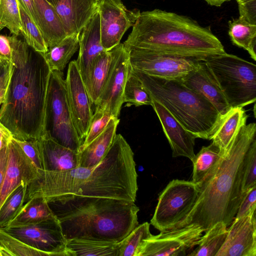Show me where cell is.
<instances>
[{"instance_id": "1", "label": "cell", "mask_w": 256, "mask_h": 256, "mask_svg": "<svg viewBox=\"0 0 256 256\" xmlns=\"http://www.w3.org/2000/svg\"><path fill=\"white\" fill-rule=\"evenodd\" d=\"M134 154L120 134L96 165L64 171L40 170L26 187L24 204L36 198L48 202L64 196L115 198L135 202L138 190Z\"/></svg>"}, {"instance_id": "2", "label": "cell", "mask_w": 256, "mask_h": 256, "mask_svg": "<svg viewBox=\"0 0 256 256\" xmlns=\"http://www.w3.org/2000/svg\"><path fill=\"white\" fill-rule=\"evenodd\" d=\"M12 70L0 122L14 138L37 140L44 134L47 91L51 72L42 53L37 52L13 34Z\"/></svg>"}, {"instance_id": "3", "label": "cell", "mask_w": 256, "mask_h": 256, "mask_svg": "<svg viewBox=\"0 0 256 256\" xmlns=\"http://www.w3.org/2000/svg\"><path fill=\"white\" fill-rule=\"evenodd\" d=\"M256 136L255 122L241 128L226 154L198 184L200 191L194 207L174 228L196 227L204 232L218 222L227 227L230 225L244 196L242 192L243 160Z\"/></svg>"}, {"instance_id": "4", "label": "cell", "mask_w": 256, "mask_h": 256, "mask_svg": "<svg viewBox=\"0 0 256 256\" xmlns=\"http://www.w3.org/2000/svg\"><path fill=\"white\" fill-rule=\"evenodd\" d=\"M123 44L128 52L142 48L198 60L226 52L208 28L189 17L160 9L140 12Z\"/></svg>"}, {"instance_id": "5", "label": "cell", "mask_w": 256, "mask_h": 256, "mask_svg": "<svg viewBox=\"0 0 256 256\" xmlns=\"http://www.w3.org/2000/svg\"><path fill=\"white\" fill-rule=\"evenodd\" d=\"M48 204L66 240L78 238L120 242L138 224L139 208L122 200L64 196Z\"/></svg>"}, {"instance_id": "6", "label": "cell", "mask_w": 256, "mask_h": 256, "mask_svg": "<svg viewBox=\"0 0 256 256\" xmlns=\"http://www.w3.org/2000/svg\"><path fill=\"white\" fill-rule=\"evenodd\" d=\"M150 98L163 106L196 138L211 140L220 125L222 116L202 94L180 80H168L146 74L132 68Z\"/></svg>"}, {"instance_id": "7", "label": "cell", "mask_w": 256, "mask_h": 256, "mask_svg": "<svg viewBox=\"0 0 256 256\" xmlns=\"http://www.w3.org/2000/svg\"><path fill=\"white\" fill-rule=\"evenodd\" d=\"M216 78L231 108L256 101V66L236 56L216 54L204 59Z\"/></svg>"}, {"instance_id": "8", "label": "cell", "mask_w": 256, "mask_h": 256, "mask_svg": "<svg viewBox=\"0 0 256 256\" xmlns=\"http://www.w3.org/2000/svg\"><path fill=\"white\" fill-rule=\"evenodd\" d=\"M44 133L60 144L79 152L82 144L74 128L65 80L61 71L52 70L48 85Z\"/></svg>"}, {"instance_id": "9", "label": "cell", "mask_w": 256, "mask_h": 256, "mask_svg": "<svg viewBox=\"0 0 256 256\" xmlns=\"http://www.w3.org/2000/svg\"><path fill=\"white\" fill-rule=\"evenodd\" d=\"M199 191L192 181H170L159 195L150 224L160 232L174 228L190 212Z\"/></svg>"}, {"instance_id": "10", "label": "cell", "mask_w": 256, "mask_h": 256, "mask_svg": "<svg viewBox=\"0 0 256 256\" xmlns=\"http://www.w3.org/2000/svg\"><path fill=\"white\" fill-rule=\"evenodd\" d=\"M132 68L153 77L180 80L197 66L200 60L132 48L128 52Z\"/></svg>"}, {"instance_id": "11", "label": "cell", "mask_w": 256, "mask_h": 256, "mask_svg": "<svg viewBox=\"0 0 256 256\" xmlns=\"http://www.w3.org/2000/svg\"><path fill=\"white\" fill-rule=\"evenodd\" d=\"M2 229L28 246L50 256H70L58 218L40 223L8 226Z\"/></svg>"}, {"instance_id": "12", "label": "cell", "mask_w": 256, "mask_h": 256, "mask_svg": "<svg viewBox=\"0 0 256 256\" xmlns=\"http://www.w3.org/2000/svg\"><path fill=\"white\" fill-rule=\"evenodd\" d=\"M204 232L196 227H183L160 232L145 240L138 256H186L189 250L194 248Z\"/></svg>"}, {"instance_id": "13", "label": "cell", "mask_w": 256, "mask_h": 256, "mask_svg": "<svg viewBox=\"0 0 256 256\" xmlns=\"http://www.w3.org/2000/svg\"><path fill=\"white\" fill-rule=\"evenodd\" d=\"M102 44L106 50L118 44L126 31L136 22L140 11L128 10L121 0H98Z\"/></svg>"}, {"instance_id": "14", "label": "cell", "mask_w": 256, "mask_h": 256, "mask_svg": "<svg viewBox=\"0 0 256 256\" xmlns=\"http://www.w3.org/2000/svg\"><path fill=\"white\" fill-rule=\"evenodd\" d=\"M67 99L74 128L83 144L93 115L92 104L76 60L71 61L65 79Z\"/></svg>"}, {"instance_id": "15", "label": "cell", "mask_w": 256, "mask_h": 256, "mask_svg": "<svg viewBox=\"0 0 256 256\" xmlns=\"http://www.w3.org/2000/svg\"><path fill=\"white\" fill-rule=\"evenodd\" d=\"M132 68L129 53L124 48L94 104L95 112H106L114 117H118L124 102L125 85Z\"/></svg>"}, {"instance_id": "16", "label": "cell", "mask_w": 256, "mask_h": 256, "mask_svg": "<svg viewBox=\"0 0 256 256\" xmlns=\"http://www.w3.org/2000/svg\"><path fill=\"white\" fill-rule=\"evenodd\" d=\"M230 226L225 242L216 256H256V212L234 219Z\"/></svg>"}, {"instance_id": "17", "label": "cell", "mask_w": 256, "mask_h": 256, "mask_svg": "<svg viewBox=\"0 0 256 256\" xmlns=\"http://www.w3.org/2000/svg\"><path fill=\"white\" fill-rule=\"evenodd\" d=\"M8 146V161L0 194V208L18 186L22 184L28 185L38 176L30 161L12 138Z\"/></svg>"}, {"instance_id": "18", "label": "cell", "mask_w": 256, "mask_h": 256, "mask_svg": "<svg viewBox=\"0 0 256 256\" xmlns=\"http://www.w3.org/2000/svg\"><path fill=\"white\" fill-rule=\"evenodd\" d=\"M180 80L188 88L210 101L224 116L232 108L228 104L216 78L204 60Z\"/></svg>"}, {"instance_id": "19", "label": "cell", "mask_w": 256, "mask_h": 256, "mask_svg": "<svg viewBox=\"0 0 256 256\" xmlns=\"http://www.w3.org/2000/svg\"><path fill=\"white\" fill-rule=\"evenodd\" d=\"M152 100L151 106L158 118L170 144L172 157L184 156L192 162L196 156L194 152L196 136L186 130L163 106Z\"/></svg>"}, {"instance_id": "20", "label": "cell", "mask_w": 256, "mask_h": 256, "mask_svg": "<svg viewBox=\"0 0 256 256\" xmlns=\"http://www.w3.org/2000/svg\"><path fill=\"white\" fill-rule=\"evenodd\" d=\"M78 45V56L76 62L86 88L94 60L98 54L106 51L102 44L100 16L98 11L80 32Z\"/></svg>"}, {"instance_id": "21", "label": "cell", "mask_w": 256, "mask_h": 256, "mask_svg": "<svg viewBox=\"0 0 256 256\" xmlns=\"http://www.w3.org/2000/svg\"><path fill=\"white\" fill-rule=\"evenodd\" d=\"M98 6V0H54L53 4L67 36L80 34Z\"/></svg>"}, {"instance_id": "22", "label": "cell", "mask_w": 256, "mask_h": 256, "mask_svg": "<svg viewBox=\"0 0 256 256\" xmlns=\"http://www.w3.org/2000/svg\"><path fill=\"white\" fill-rule=\"evenodd\" d=\"M37 140L44 170L64 171L78 167V152L60 144L45 133Z\"/></svg>"}, {"instance_id": "23", "label": "cell", "mask_w": 256, "mask_h": 256, "mask_svg": "<svg viewBox=\"0 0 256 256\" xmlns=\"http://www.w3.org/2000/svg\"><path fill=\"white\" fill-rule=\"evenodd\" d=\"M124 48V44L120 43L111 50L100 53L94 60L86 86L93 105L96 104Z\"/></svg>"}, {"instance_id": "24", "label": "cell", "mask_w": 256, "mask_h": 256, "mask_svg": "<svg viewBox=\"0 0 256 256\" xmlns=\"http://www.w3.org/2000/svg\"><path fill=\"white\" fill-rule=\"evenodd\" d=\"M36 12V25L48 48L62 40L67 36L54 6L46 0H34Z\"/></svg>"}, {"instance_id": "25", "label": "cell", "mask_w": 256, "mask_h": 256, "mask_svg": "<svg viewBox=\"0 0 256 256\" xmlns=\"http://www.w3.org/2000/svg\"><path fill=\"white\" fill-rule=\"evenodd\" d=\"M248 116L242 107L232 108L224 116L214 134L212 144L217 146L224 156L228 150L241 128L246 124Z\"/></svg>"}, {"instance_id": "26", "label": "cell", "mask_w": 256, "mask_h": 256, "mask_svg": "<svg viewBox=\"0 0 256 256\" xmlns=\"http://www.w3.org/2000/svg\"><path fill=\"white\" fill-rule=\"evenodd\" d=\"M119 122L118 118H112L104 131L78 152V166L91 167L102 159L113 142Z\"/></svg>"}, {"instance_id": "27", "label": "cell", "mask_w": 256, "mask_h": 256, "mask_svg": "<svg viewBox=\"0 0 256 256\" xmlns=\"http://www.w3.org/2000/svg\"><path fill=\"white\" fill-rule=\"evenodd\" d=\"M120 242L74 238L66 240L70 256H118Z\"/></svg>"}, {"instance_id": "28", "label": "cell", "mask_w": 256, "mask_h": 256, "mask_svg": "<svg viewBox=\"0 0 256 256\" xmlns=\"http://www.w3.org/2000/svg\"><path fill=\"white\" fill-rule=\"evenodd\" d=\"M57 218L48 202L42 198L29 200L23 204L15 218L8 226L40 223Z\"/></svg>"}, {"instance_id": "29", "label": "cell", "mask_w": 256, "mask_h": 256, "mask_svg": "<svg viewBox=\"0 0 256 256\" xmlns=\"http://www.w3.org/2000/svg\"><path fill=\"white\" fill-rule=\"evenodd\" d=\"M228 34L232 42L246 50L256 60V24L242 16L228 22Z\"/></svg>"}, {"instance_id": "30", "label": "cell", "mask_w": 256, "mask_h": 256, "mask_svg": "<svg viewBox=\"0 0 256 256\" xmlns=\"http://www.w3.org/2000/svg\"><path fill=\"white\" fill-rule=\"evenodd\" d=\"M80 34L68 36L42 53L51 70L62 72L79 47Z\"/></svg>"}, {"instance_id": "31", "label": "cell", "mask_w": 256, "mask_h": 256, "mask_svg": "<svg viewBox=\"0 0 256 256\" xmlns=\"http://www.w3.org/2000/svg\"><path fill=\"white\" fill-rule=\"evenodd\" d=\"M227 226L222 222L214 225L202 236L196 248L188 254L189 256H216L222 246L228 234Z\"/></svg>"}, {"instance_id": "32", "label": "cell", "mask_w": 256, "mask_h": 256, "mask_svg": "<svg viewBox=\"0 0 256 256\" xmlns=\"http://www.w3.org/2000/svg\"><path fill=\"white\" fill-rule=\"evenodd\" d=\"M222 156L218 148L212 143L208 146H203L195 156L192 162L193 182L200 183L215 168Z\"/></svg>"}, {"instance_id": "33", "label": "cell", "mask_w": 256, "mask_h": 256, "mask_svg": "<svg viewBox=\"0 0 256 256\" xmlns=\"http://www.w3.org/2000/svg\"><path fill=\"white\" fill-rule=\"evenodd\" d=\"M0 249L2 256H50L36 249L0 228Z\"/></svg>"}, {"instance_id": "34", "label": "cell", "mask_w": 256, "mask_h": 256, "mask_svg": "<svg viewBox=\"0 0 256 256\" xmlns=\"http://www.w3.org/2000/svg\"><path fill=\"white\" fill-rule=\"evenodd\" d=\"M18 2L21 20L20 34L28 46L37 52L45 53L48 48L38 27Z\"/></svg>"}, {"instance_id": "35", "label": "cell", "mask_w": 256, "mask_h": 256, "mask_svg": "<svg viewBox=\"0 0 256 256\" xmlns=\"http://www.w3.org/2000/svg\"><path fill=\"white\" fill-rule=\"evenodd\" d=\"M124 102L126 106H139L152 104V100L140 79L132 68L128 76L124 92Z\"/></svg>"}, {"instance_id": "36", "label": "cell", "mask_w": 256, "mask_h": 256, "mask_svg": "<svg viewBox=\"0 0 256 256\" xmlns=\"http://www.w3.org/2000/svg\"><path fill=\"white\" fill-rule=\"evenodd\" d=\"M150 226L148 222L138 224L120 242L118 256H138L143 242L152 235Z\"/></svg>"}, {"instance_id": "37", "label": "cell", "mask_w": 256, "mask_h": 256, "mask_svg": "<svg viewBox=\"0 0 256 256\" xmlns=\"http://www.w3.org/2000/svg\"><path fill=\"white\" fill-rule=\"evenodd\" d=\"M27 185L18 186L0 208V228L6 227L15 218L24 203Z\"/></svg>"}, {"instance_id": "38", "label": "cell", "mask_w": 256, "mask_h": 256, "mask_svg": "<svg viewBox=\"0 0 256 256\" xmlns=\"http://www.w3.org/2000/svg\"><path fill=\"white\" fill-rule=\"evenodd\" d=\"M5 27L14 35L18 36L20 34L18 0H0V31Z\"/></svg>"}, {"instance_id": "39", "label": "cell", "mask_w": 256, "mask_h": 256, "mask_svg": "<svg viewBox=\"0 0 256 256\" xmlns=\"http://www.w3.org/2000/svg\"><path fill=\"white\" fill-rule=\"evenodd\" d=\"M256 186V138L250 144L242 162V192L243 194Z\"/></svg>"}, {"instance_id": "40", "label": "cell", "mask_w": 256, "mask_h": 256, "mask_svg": "<svg viewBox=\"0 0 256 256\" xmlns=\"http://www.w3.org/2000/svg\"><path fill=\"white\" fill-rule=\"evenodd\" d=\"M106 112H94L90 122L88 130L80 152L100 134L106 128L110 120L113 118Z\"/></svg>"}, {"instance_id": "41", "label": "cell", "mask_w": 256, "mask_h": 256, "mask_svg": "<svg viewBox=\"0 0 256 256\" xmlns=\"http://www.w3.org/2000/svg\"><path fill=\"white\" fill-rule=\"evenodd\" d=\"M14 140L19 145L30 161L32 165L38 172L44 170V164L38 140H22L12 137Z\"/></svg>"}, {"instance_id": "42", "label": "cell", "mask_w": 256, "mask_h": 256, "mask_svg": "<svg viewBox=\"0 0 256 256\" xmlns=\"http://www.w3.org/2000/svg\"><path fill=\"white\" fill-rule=\"evenodd\" d=\"M256 186L244 194L234 219L244 217L256 212Z\"/></svg>"}, {"instance_id": "43", "label": "cell", "mask_w": 256, "mask_h": 256, "mask_svg": "<svg viewBox=\"0 0 256 256\" xmlns=\"http://www.w3.org/2000/svg\"><path fill=\"white\" fill-rule=\"evenodd\" d=\"M12 70V62L0 60V106L4 100Z\"/></svg>"}, {"instance_id": "44", "label": "cell", "mask_w": 256, "mask_h": 256, "mask_svg": "<svg viewBox=\"0 0 256 256\" xmlns=\"http://www.w3.org/2000/svg\"><path fill=\"white\" fill-rule=\"evenodd\" d=\"M240 16L249 22L256 24V0H236Z\"/></svg>"}, {"instance_id": "45", "label": "cell", "mask_w": 256, "mask_h": 256, "mask_svg": "<svg viewBox=\"0 0 256 256\" xmlns=\"http://www.w3.org/2000/svg\"><path fill=\"white\" fill-rule=\"evenodd\" d=\"M0 60L12 61V48L10 36L0 34Z\"/></svg>"}, {"instance_id": "46", "label": "cell", "mask_w": 256, "mask_h": 256, "mask_svg": "<svg viewBox=\"0 0 256 256\" xmlns=\"http://www.w3.org/2000/svg\"><path fill=\"white\" fill-rule=\"evenodd\" d=\"M8 143L0 150V194L4 184L8 164Z\"/></svg>"}, {"instance_id": "47", "label": "cell", "mask_w": 256, "mask_h": 256, "mask_svg": "<svg viewBox=\"0 0 256 256\" xmlns=\"http://www.w3.org/2000/svg\"><path fill=\"white\" fill-rule=\"evenodd\" d=\"M18 1L27 14L36 24V12L34 0H18Z\"/></svg>"}, {"instance_id": "48", "label": "cell", "mask_w": 256, "mask_h": 256, "mask_svg": "<svg viewBox=\"0 0 256 256\" xmlns=\"http://www.w3.org/2000/svg\"><path fill=\"white\" fill-rule=\"evenodd\" d=\"M12 138L10 132L0 122V150L8 144Z\"/></svg>"}, {"instance_id": "49", "label": "cell", "mask_w": 256, "mask_h": 256, "mask_svg": "<svg viewBox=\"0 0 256 256\" xmlns=\"http://www.w3.org/2000/svg\"><path fill=\"white\" fill-rule=\"evenodd\" d=\"M208 4L211 6H220L224 2L230 0H204Z\"/></svg>"}, {"instance_id": "50", "label": "cell", "mask_w": 256, "mask_h": 256, "mask_svg": "<svg viewBox=\"0 0 256 256\" xmlns=\"http://www.w3.org/2000/svg\"><path fill=\"white\" fill-rule=\"evenodd\" d=\"M46 0L53 6L54 0Z\"/></svg>"}, {"instance_id": "51", "label": "cell", "mask_w": 256, "mask_h": 256, "mask_svg": "<svg viewBox=\"0 0 256 256\" xmlns=\"http://www.w3.org/2000/svg\"><path fill=\"white\" fill-rule=\"evenodd\" d=\"M0 256H2V251L0 249Z\"/></svg>"}, {"instance_id": "52", "label": "cell", "mask_w": 256, "mask_h": 256, "mask_svg": "<svg viewBox=\"0 0 256 256\" xmlns=\"http://www.w3.org/2000/svg\"></svg>"}]
</instances>
